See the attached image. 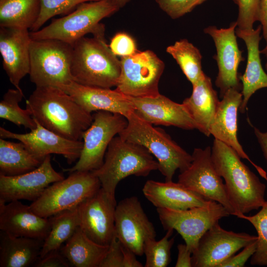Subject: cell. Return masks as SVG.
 I'll use <instances>...</instances> for the list:
<instances>
[{
	"label": "cell",
	"mask_w": 267,
	"mask_h": 267,
	"mask_svg": "<svg viewBox=\"0 0 267 267\" xmlns=\"http://www.w3.org/2000/svg\"><path fill=\"white\" fill-rule=\"evenodd\" d=\"M26 109L40 124L65 138L81 140L92 114L69 94L54 87H36L26 101Z\"/></svg>",
	"instance_id": "obj_1"
},
{
	"label": "cell",
	"mask_w": 267,
	"mask_h": 267,
	"mask_svg": "<svg viewBox=\"0 0 267 267\" xmlns=\"http://www.w3.org/2000/svg\"><path fill=\"white\" fill-rule=\"evenodd\" d=\"M211 156L217 173L224 179L227 194L238 213L237 217L260 208L266 201V185L241 161L237 153L214 139Z\"/></svg>",
	"instance_id": "obj_2"
},
{
	"label": "cell",
	"mask_w": 267,
	"mask_h": 267,
	"mask_svg": "<svg viewBox=\"0 0 267 267\" xmlns=\"http://www.w3.org/2000/svg\"><path fill=\"white\" fill-rule=\"evenodd\" d=\"M91 38L84 37L73 44L71 67L73 81L79 84L103 88L116 87L121 61L106 43L101 24Z\"/></svg>",
	"instance_id": "obj_3"
},
{
	"label": "cell",
	"mask_w": 267,
	"mask_h": 267,
	"mask_svg": "<svg viewBox=\"0 0 267 267\" xmlns=\"http://www.w3.org/2000/svg\"><path fill=\"white\" fill-rule=\"evenodd\" d=\"M158 169L157 161L147 149L118 134L109 143L102 166L91 173L99 179L101 187L115 197L121 180L131 175L146 177Z\"/></svg>",
	"instance_id": "obj_4"
},
{
	"label": "cell",
	"mask_w": 267,
	"mask_h": 267,
	"mask_svg": "<svg viewBox=\"0 0 267 267\" xmlns=\"http://www.w3.org/2000/svg\"><path fill=\"white\" fill-rule=\"evenodd\" d=\"M127 119V126L118 135L147 149L157 159L158 170L166 181H172L177 170L182 172L190 165L192 155L178 144L162 129L153 127L134 112Z\"/></svg>",
	"instance_id": "obj_5"
},
{
	"label": "cell",
	"mask_w": 267,
	"mask_h": 267,
	"mask_svg": "<svg viewBox=\"0 0 267 267\" xmlns=\"http://www.w3.org/2000/svg\"><path fill=\"white\" fill-rule=\"evenodd\" d=\"M73 46L52 39L32 40L30 79L36 87L59 88L74 81L71 67Z\"/></svg>",
	"instance_id": "obj_6"
},
{
	"label": "cell",
	"mask_w": 267,
	"mask_h": 267,
	"mask_svg": "<svg viewBox=\"0 0 267 267\" xmlns=\"http://www.w3.org/2000/svg\"><path fill=\"white\" fill-rule=\"evenodd\" d=\"M119 8L112 0H98L79 4L66 16L54 19L47 26L30 32L32 40L52 39L72 45L88 33H93L99 22L116 12Z\"/></svg>",
	"instance_id": "obj_7"
},
{
	"label": "cell",
	"mask_w": 267,
	"mask_h": 267,
	"mask_svg": "<svg viewBox=\"0 0 267 267\" xmlns=\"http://www.w3.org/2000/svg\"><path fill=\"white\" fill-rule=\"evenodd\" d=\"M101 187L91 172L76 171L52 183L29 205L39 216L48 218L59 212L78 207Z\"/></svg>",
	"instance_id": "obj_8"
},
{
	"label": "cell",
	"mask_w": 267,
	"mask_h": 267,
	"mask_svg": "<svg viewBox=\"0 0 267 267\" xmlns=\"http://www.w3.org/2000/svg\"><path fill=\"white\" fill-rule=\"evenodd\" d=\"M92 117L91 125L83 135L79 158L74 166L63 169L64 172H91L99 168L111 141L128 124L126 117L116 113L98 111L92 114Z\"/></svg>",
	"instance_id": "obj_9"
},
{
	"label": "cell",
	"mask_w": 267,
	"mask_h": 267,
	"mask_svg": "<svg viewBox=\"0 0 267 267\" xmlns=\"http://www.w3.org/2000/svg\"><path fill=\"white\" fill-rule=\"evenodd\" d=\"M121 73L116 89L133 97H155L160 94L159 83L165 69L164 62L152 50L138 51L121 57Z\"/></svg>",
	"instance_id": "obj_10"
},
{
	"label": "cell",
	"mask_w": 267,
	"mask_h": 267,
	"mask_svg": "<svg viewBox=\"0 0 267 267\" xmlns=\"http://www.w3.org/2000/svg\"><path fill=\"white\" fill-rule=\"evenodd\" d=\"M157 212L164 229L176 230L192 254L203 234L220 219L230 215L224 207L214 201L186 210L157 208Z\"/></svg>",
	"instance_id": "obj_11"
},
{
	"label": "cell",
	"mask_w": 267,
	"mask_h": 267,
	"mask_svg": "<svg viewBox=\"0 0 267 267\" xmlns=\"http://www.w3.org/2000/svg\"><path fill=\"white\" fill-rule=\"evenodd\" d=\"M190 165L178 176V181L208 200L221 204L230 215L238 213L227 194L222 178L217 173L211 156V147L196 148Z\"/></svg>",
	"instance_id": "obj_12"
},
{
	"label": "cell",
	"mask_w": 267,
	"mask_h": 267,
	"mask_svg": "<svg viewBox=\"0 0 267 267\" xmlns=\"http://www.w3.org/2000/svg\"><path fill=\"white\" fill-rule=\"evenodd\" d=\"M236 27L237 22L234 21L227 28L219 29L215 26H209L204 29V33L212 38L215 45L216 54L213 58L218 67L215 85L220 89L221 98L229 89L240 91L242 89L238 69L244 59L237 43Z\"/></svg>",
	"instance_id": "obj_13"
},
{
	"label": "cell",
	"mask_w": 267,
	"mask_h": 267,
	"mask_svg": "<svg viewBox=\"0 0 267 267\" xmlns=\"http://www.w3.org/2000/svg\"><path fill=\"white\" fill-rule=\"evenodd\" d=\"M257 239V236L247 233L224 229L218 222L199 240L192 254V267H218L223 261Z\"/></svg>",
	"instance_id": "obj_14"
},
{
	"label": "cell",
	"mask_w": 267,
	"mask_h": 267,
	"mask_svg": "<svg viewBox=\"0 0 267 267\" xmlns=\"http://www.w3.org/2000/svg\"><path fill=\"white\" fill-rule=\"evenodd\" d=\"M115 235L124 246L137 256L143 254L145 241L149 238H155L154 225L137 197L124 198L117 204Z\"/></svg>",
	"instance_id": "obj_15"
},
{
	"label": "cell",
	"mask_w": 267,
	"mask_h": 267,
	"mask_svg": "<svg viewBox=\"0 0 267 267\" xmlns=\"http://www.w3.org/2000/svg\"><path fill=\"white\" fill-rule=\"evenodd\" d=\"M115 197L102 187L78 206L79 227L94 242L109 245L115 235Z\"/></svg>",
	"instance_id": "obj_16"
},
{
	"label": "cell",
	"mask_w": 267,
	"mask_h": 267,
	"mask_svg": "<svg viewBox=\"0 0 267 267\" xmlns=\"http://www.w3.org/2000/svg\"><path fill=\"white\" fill-rule=\"evenodd\" d=\"M62 174L56 171L47 156L36 169L15 176L0 174V201L37 200L50 184L64 179Z\"/></svg>",
	"instance_id": "obj_17"
},
{
	"label": "cell",
	"mask_w": 267,
	"mask_h": 267,
	"mask_svg": "<svg viewBox=\"0 0 267 267\" xmlns=\"http://www.w3.org/2000/svg\"><path fill=\"white\" fill-rule=\"evenodd\" d=\"M35 121L36 128L25 134L13 133L0 127V137L21 142L35 157L41 161L51 154L62 155L69 164L77 161L83 148V141L63 137Z\"/></svg>",
	"instance_id": "obj_18"
},
{
	"label": "cell",
	"mask_w": 267,
	"mask_h": 267,
	"mask_svg": "<svg viewBox=\"0 0 267 267\" xmlns=\"http://www.w3.org/2000/svg\"><path fill=\"white\" fill-rule=\"evenodd\" d=\"M222 98L210 127V135L230 147L241 158L249 161L267 181L266 172L250 159L237 138L238 111L243 98L241 91L233 88L229 89Z\"/></svg>",
	"instance_id": "obj_19"
},
{
	"label": "cell",
	"mask_w": 267,
	"mask_h": 267,
	"mask_svg": "<svg viewBox=\"0 0 267 267\" xmlns=\"http://www.w3.org/2000/svg\"><path fill=\"white\" fill-rule=\"evenodd\" d=\"M29 29L0 27V52L3 68L10 82L21 89V80L30 71V46L31 38Z\"/></svg>",
	"instance_id": "obj_20"
},
{
	"label": "cell",
	"mask_w": 267,
	"mask_h": 267,
	"mask_svg": "<svg viewBox=\"0 0 267 267\" xmlns=\"http://www.w3.org/2000/svg\"><path fill=\"white\" fill-rule=\"evenodd\" d=\"M139 117L152 125L174 126L186 130L198 127L182 103L162 95L150 97L129 96Z\"/></svg>",
	"instance_id": "obj_21"
},
{
	"label": "cell",
	"mask_w": 267,
	"mask_h": 267,
	"mask_svg": "<svg viewBox=\"0 0 267 267\" xmlns=\"http://www.w3.org/2000/svg\"><path fill=\"white\" fill-rule=\"evenodd\" d=\"M59 89L69 94L86 111H105L127 118L134 111L129 98L116 89L87 86L74 81Z\"/></svg>",
	"instance_id": "obj_22"
},
{
	"label": "cell",
	"mask_w": 267,
	"mask_h": 267,
	"mask_svg": "<svg viewBox=\"0 0 267 267\" xmlns=\"http://www.w3.org/2000/svg\"><path fill=\"white\" fill-rule=\"evenodd\" d=\"M51 228L49 218L42 217L19 201H0V230L17 237L44 240Z\"/></svg>",
	"instance_id": "obj_23"
},
{
	"label": "cell",
	"mask_w": 267,
	"mask_h": 267,
	"mask_svg": "<svg viewBox=\"0 0 267 267\" xmlns=\"http://www.w3.org/2000/svg\"><path fill=\"white\" fill-rule=\"evenodd\" d=\"M261 32V25L251 30H241L237 27L235 30L236 36L244 42L247 50L245 71L243 75H239L243 98L239 111L242 113L245 112L251 96L259 89L267 88V73L262 65L259 49Z\"/></svg>",
	"instance_id": "obj_24"
},
{
	"label": "cell",
	"mask_w": 267,
	"mask_h": 267,
	"mask_svg": "<svg viewBox=\"0 0 267 267\" xmlns=\"http://www.w3.org/2000/svg\"><path fill=\"white\" fill-rule=\"evenodd\" d=\"M142 192L146 198L157 208L186 210L206 206L212 201L206 199L180 183L173 181L148 180L142 188Z\"/></svg>",
	"instance_id": "obj_25"
},
{
	"label": "cell",
	"mask_w": 267,
	"mask_h": 267,
	"mask_svg": "<svg viewBox=\"0 0 267 267\" xmlns=\"http://www.w3.org/2000/svg\"><path fill=\"white\" fill-rule=\"evenodd\" d=\"M220 100L214 89L211 78L205 73L192 85L191 95L182 101L198 127V130L207 136L217 112Z\"/></svg>",
	"instance_id": "obj_26"
},
{
	"label": "cell",
	"mask_w": 267,
	"mask_h": 267,
	"mask_svg": "<svg viewBox=\"0 0 267 267\" xmlns=\"http://www.w3.org/2000/svg\"><path fill=\"white\" fill-rule=\"evenodd\" d=\"M44 240L0 231V267L33 266L40 256Z\"/></svg>",
	"instance_id": "obj_27"
},
{
	"label": "cell",
	"mask_w": 267,
	"mask_h": 267,
	"mask_svg": "<svg viewBox=\"0 0 267 267\" xmlns=\"http://www.w3.org/2000/svg\"><path fill=\"white\" fill-rule=\"evenodd\" d=\"M109 245L98 244L89 238L79 227L61 247L60 251L74 267H99Z\"/></svg>",
	"instance_id": "obj_28"
},
{
	"label": "cell",
	"mask_w": 267,
	"mask_h": 267,
	"mask_svg": "<svg viewBox=\"0 0 267 267\" xmlns=\"http://www.w3.org/2000/svg\"><path fill=\"white\" fill-rule=\"evenodd\" d=\"M43 161L35 157L21 142L0 138V174L15 176L31 171Z\"/></svg>",
	"instance_id": "obj_29"
},
{
	"label": "cell",
	"mask_w": 267,
	"mask_h": 267,
	"mask_svg": "<svg viewBox=\"0 0 267 267\" xmlns=\"http://www.w3.org/2000/svg\"><path fill=\"white\" fill-rule=\"evenodd\" d=\"M40 11V0H0V27L31 30Z\"/></svg>",
	"instance_id": "obj_30"
},
{
	"label": "cell",
	"mask_w": 267,
	"mask_h": 267,
	"mask_svg": "<svg viewBox=\"0 0 267 267\" xmlns=\"http://www.w3.org/2000/svg\"><path fill=\"white\" fill-rule=\"evenodd\" d=\"M51 228L44 239L39 258L59 250L79 227L78 206L63 211L49 218Z\"/></svg>",
	"instance_id": "obj_31"
},
{
	"label": "cell",
	"mask_w": 267,
	"mask_h": 267,
	"mask_svg": "<svg viewBox=\"0 0 267 267\" xmlns=\"http://www.w3.org/2000/svg\"><path fill=\"white\" fill-rule=\"evenodd\" d=\"M166 52L176 60L187 79L192 85L204 74L202 67V54L199 49L183 39L166 48Z\"/></svg>",
	"instance_id": "obj_32"
},
{
	"label": "cell",
	"mask_w": 267,
	"mask_h": 267,
	"mask_svg": "<svg viewBox=\"0 0 267 267\" xmlns=\"http://www.w3.org/2000/svg\"><path fill=\"white\" fill-rule=\"evenodd\" d=\"M23 97L21 89H9L0 102V117L31 131L36 128L37 123L27 109L20 107L19 103Z\"/></svg>",
	"instance_id": "obj_33"
},
{
	"label": "cell",
	"mask_w": 267,
	"mask_h": 267,
	"mask_svg": "<svg viewBox=\"0 0 267 267\" xmlns=\"http://www.w3.org/2000/svg\"><path fill=\"white\" fill-rule=\"evenodd\" d=\"M174 229H169L165 235L160 240L155 238L147 239L143 245V254L145 255V267H166L171 262V249L175 238H170Z\"/></svg>",
	"instance_id": "obj_34"
},
{
	"label": "cell",
	"mask_w": 267,
	"mask_h": 267,
	"mask_svg": "<svg viewBox=\"0 0 267 267\" xmlns=\"http://www.w3.org/2000/svg\"><path fill=\"white\" fill-rule=\"evenodd\" d=\"M238 218L249 221L258 234L256 249L251 258V265L267 266V200L255 215L247 216L241 214Z\"/></svg>",
	"instance_id": "obj_35"
},
{
	"label": "cell",
	"mask_w": 267,
	"mask_h": 267,
	"mask_svg": "<svg viewBox=\"0 0 267 267\" xmlns=\"http://www.w3.org/2000/svg\"><path fill=\"white\" fill-rule=\"evenodd\" d=\"M96 0H40V13L31 30L34 32L40 30L52 17L70 12L82 3Z\"/></svg>",
	"instance_id": "obj_36"
},
{
	"label": "cell",
	"mask_w": 267,
	"mask_h": 267,
	"mask_svg": "<svg viewBox=\"0 0 267 267\" xmlns=\"http://www.w3.org/2000/svg\"><path fill=\"white\" fill-rule=\"evenodd\" d=\"M238 14L237 28L251 30L256 21L259 20L260 0H237Z\"/></svg>",
	"instance_id": "obj_37"
},
{
	"label": "cell",
	"mask_w": 267,
	"mask_h": 267,
	"mask_svg": "<svg viewBox=\"0 0 267 267\" xmlns=\"http://www.w3.org/2000/svg\"><path fill=\"white\" fill-rule=\"evenodd\" d=\"M207 0H155L160 8L172 19L179 18Z\"/></svg>",
	"instance_id": "obj_38"
},
{
	"label": "cell",
	"mask_w": 267,
	"mask_h": 267,
	"mask_svg": "<svg viewBox=\"0 0 267 267\" xmlns=\"http://www.w3.org/2000/svg\"><path fill=\"white\" fill-rule=\"evenodd\" d=\"M109 47L114 54L121 57L132 56L138 51L134 39L123 32L118 33L114 36Z\"/></svg>",
	"instance_id": "obj_39"
},
{
	"label": "cell",
	"mask_w": 267,
	"mask_h": 267,
	"mask_svg": "<svg viewBox=\"0 0 267 267\" xmlns=\"http://www.w3.org/2000/svg\"><path fill=\"white\" fill-rule=\"evenodd\" d=\"M123 258L122 245L114 235L99 267H123Z\"/></svg>",
	"instance_id": "obj_40"
},
{
	"label": "cell",
	"mask_w": 267,
	"mask_h": 267,
	"mask_svg": "<svg viewBox=\"0 0 267 267\" xmlns=\"http://www.w3.org/2000/svg\"><path fill=\"white\" fill-rule=\"evenodd\" d=\"M257 240L244 247L239 253L236 255H233L223 261L218 266V267H244L245 263L256 251Z\"/></svg>",
	"instance_id": "obj_41"
},
{
	"label": "cell",
	"mask_w": 267,
	"mask_h": 267,
	"mask_svg": "<svg viewBox=\"0 0 267 267\" xmlns=\"http://www.w3.org/2000/svg\"><path fill=\"white\" fill-rule=\"evenodd\" d=\"M70 264L61 253L60 249L52 251L39 258L33 267H69Z\"/></svg>",
	"instance_id": "obj_42"
},
{
	"label": "cell",
	"mask_w": 267,
	"mask_h": 267,
	"mask_svg": "<svg viewBox=\"0 0 267 267\" xmlns=\"http://www.w3.org/2000/svg\"><path fill=\"white\" fill-rule=\"evenodd\" d=\"M178 255L175 265L176 267H191L192 253L187 248L186 245L179 244L177 246Z\"/></svg>",
	"instance_id": "obj_43"
},
{
	"label": "cell",
	"mask_w": 267,
	"mask_h": 267,
	"mask_svg": "<svg viewBox=\"0 0 267 267\" xmlns=\"http://www.w3.org/2000/svg\"><path fill=\"white\" fill-rule=\"evenodd\" d=\"M263 36L267 44V0H260L259 20Z\"/></svg>",
	"instance_id": "obj_44"
},
{
	"label": "cell",
	"mask_w": 267,
	"mask_h": 267,
	"mask_svg": "<svg viewBox=\"0 0 267 267\" xmlns=\"http://www.w3.org/2000/svg\"><path fill=\"white\" fill-rule=\"evenodd\" d=\"M123 252V267H142L143 265L136 258V255L122 245Z\"/></svg>",
	"instance_id": "obj_45"
},
{
	"label": "cell",
	"mask_w": 267,
	"mask_h": 267,
	"mask_svg": "<svg viewBox=\"0 0 267 267\" xmlns=\"http://www.w3.org/2000/svg\"><path fill=\"white\" fill-rule=\"evenodd\" d=\"M253 127L255 135L260 145L263 155L267 162V132H262L257 128Z\"/></svg>",
	"instance_id": "obj_46"
},
{
	"label": "cell",
	"mask_w": 267,
	"mask_h": 267,
	"mask_svg": "<svg viewBox=\"0 0 267 267\" xmlns=\"http://www.w3.org/2000/svg\"><path fill=\"white\" fill-rule=\"evenodd\" d=\"M120 9L125 6L131 0H112Z\"/></svg>",
	"instance_id": "obj_47"
},
{
	"label": "cell",
	"mask_w": 267,
	"mask_h": 267,
	"mask_svg": "<svg viewBox=\"0 0 267 267\" xmlns=\"http://www.w3.org/2000/svg\"><path fill=\"white\" fill-rule=\"evenodd\" d=\"M260 52L261 53L265 55L267 60V44H266L265 47L263 49L260 50ZM265 68L267 73V60L265 65Z\"/></svg>",
	"instance_id": "obj_48"
},
{
	"label": "cell",
	"mask_w": 267,
	"mask_h": 267,
	"mask_svg": "<svg viewBox=\"0 0 267 267\" xmlns=\"http://www.w3.org/2000/svg\"><path fill=\"white\" fill-rule=\"evenodd\" d=\"M233 0V1L235 4H237V0Z\"/></svg>",
	"instance_id": "obj_49"
}]
</instances>
